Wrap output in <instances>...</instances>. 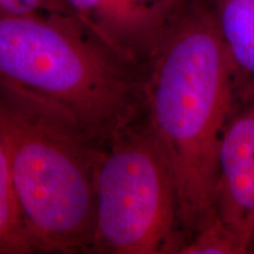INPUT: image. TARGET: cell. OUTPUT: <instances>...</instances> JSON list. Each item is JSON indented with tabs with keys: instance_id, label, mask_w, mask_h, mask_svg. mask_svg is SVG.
I'll use <instances>...</instances> for the list:
<instances>
[{
	"instance_id": "1",
	"label": "cell",
	"mask_w": 254,
	"mask_h": 254,
	"mask_svg": "<svg viewBox=\"0 0 254 254\" xmlns=\"http://www.w3.org/2000/svg\"><path fill=\"white\" fill-rule=\"evenodd\" d=\"M237 78L211 0H187L144 73V120L172 172L185 241L215 213Z\"/></svg>"
},
{
	"instance_id": "2",
	"label": "cell",
	"mask_w": 254,
	"mask_h": 254,
	"mask_svg": "<svg viewBox=\"0 0 254 254\" xmlns=\"http://www.w3.org/2000/svg\"><path fill=\"white\" fill-rule=\"evenodd\" d=\"M144 73L74 15H0V85L59 113L99 147L144 119Z\"/></svg>"
},
{
	"instance_id": "3",
	"label": "cell",
	"mask_w": 254,
	"mask_h": 254,
	"mask_svg": "<svg viewBox=\"0 0 254 254\" xmlns=\"http://www.w3.org/2000/svg\"><path fill=\"white\" fill-rule=\"evenodd\" d=\"M0 142L36 252L91 253L101 147L59 113L4 85Z\"/></svg>"
},
{
	"instance_id": "4",
	"label": "cell",
	"mask_w": 254,
	"mask_h": 254,
	"mask_svg": "<svg viewBox=\"0 0 254 254\" xmlns=\"http://www.w3.org/2000/svg\"><path fill=\"white\" fill-rule=\"evenodd\" d=\"M91 253H178L185 243L174 179L142 119L100 148Z\"/></svg>"
},
{
	"instance_id": "5",
	"label": "cell",
	"mask_w": 254,
	"mask_h": 254,
	"mask_svg": "<svg viewBox=\"0 0 254 254\" xmlns=\"http://www.w3.org/2000/svg\"><path fill=\"white\" fill-rule=\"evenodd\" d=\"M215 213L251 250L254 244V100L231 117L218 158Z\"/></svg>"
},
{
	"instance_id": "6",
	"label": "cell",
	"mask_w": 254,
	"mask_h": 254,
	"mask_svg": "<svg viewBox=\"0 0 254 254\" xmlns=\"http://www.w3.org/2000/svg\"><path fill=\"white\" fill-rule=\"evenodd\" d=\"M75 17L103 43L145 68L165 30L132 0H66Z\"/></svg>"
},
{
	"instance_id": "7",
	"label": "cell",
	"mask_w": 254,
	"mask_h": 254,
	"mask_svg": "<svg viewBox=\"0 0 254 254\" xmlns=\"http://www.w3.org/2000/svg\"><path fill=\"white\" fill-rule=\"evenodd\" d=\"M238 75L254 84V0H211Z\"/></svg>"
},
{
	"instance_id": "8",
	"label": "cell",
	"mask_w": 254,
	"mask_h": 254,
	"mask_svg": "<svg viewBox=\"0 0 254 254\" xmlns=\"http://www.w3.org/2000/svg\"><path fill=\"white\" fill-rule=\"evenodd\" d=\"M36 252L21 211L5 150L0 142V254Z\"/></svg>"
},
{
	"instance_id": "9",
	"label": "cell",
	"mask_w": 254,
	"mask_h": 254,
	"mask_svg": "<svg viewBox=\"0 0 254 254\" xmlns=\"http://www.w3.org/2000/svg\"><path fill=\"white\" fill-rule=\"evenodd\" d=\"M250 252L244 241L214 213L180 247L182 254H243Z\"/></svg>"
},
{
	"instance_id": "10",
	"label": "cell",
	"mask_w": 254,
	"mask_h": 254,
	"mask_svg": "<svg viewBox=\"0 0 254 254\" xmlns=\"http://www.w3.org/2000/svg\"><path fill=\"white\" fill-rule=\"evenodd\" d=\"M60 13L74 15L66 0H0V15Z\"/></svg>"
},
{
	"instance_id": "11",
	"label": "cell",
	"mask_w": 254,
	"mask_h": 254,
	"mask_svg": "<svg viewBox=\"0 0 254 254\" xmlns=\"http://www.w3.org/2000/svg\"><path fill=\"white\" fill-rule=\"evenodd\" d=\"M139 8L166 31L182 12L187 0H132Z\"/></svg>"
}]
</instances>
